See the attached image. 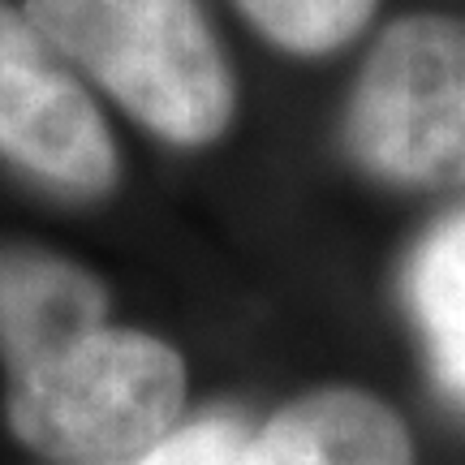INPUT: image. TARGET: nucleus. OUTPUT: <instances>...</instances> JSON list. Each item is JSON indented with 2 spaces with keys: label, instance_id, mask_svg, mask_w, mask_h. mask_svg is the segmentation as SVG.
<instances>
[{
  "label": "nucleus",
  "instance_id": "obj_4",
  "mask_svg": "<svg viewBox=\"0 0 465 465\" xmlns=\"http://www.w3.org/2000/svg\"><path fill=\"white\" fill-rule=\"evenodd\" d=\"M0 155L31 177L100 194L116 182V147L100 108L44 31L0 0Z\"/></svg>",
  "mask_w": 465,
  "mask_h": 465
},
{
  "label": "nucleus",
  "instance_id": "obj_6",
  "mask_svg": "<svg viewBox=\"0 0 465 465\" xmlns=\"http://www.w3.org/2000/svg\"><path fill=\"white\" fill-rule=\"evenodd\" d=\"M108 323L100 281L39 250L0 254V366L14 371Z\"/></svg>",
  "mask_w": 465,
  "mask_h": 465
},
{
  "label": "nucleus",
  "instance_id": "obj_8",
  "mask_svg": "<svg viewBox=\"0 0 465 465\" xmlns=\"http://www.w3.org/2000/svg\"><path fill=\"white\" fill-rule=\"evenodd\" d=\"M259 31L289 52H332L362 31L375 0H237Z\"/></svg>",
  "mask_w": 465,
  "mask_h": 465
},
{
  "label": "nucleus",
  "instance_id": "obj_7",
  "mask_svg": "<svg viewBox=\"0 0 465 465\" xmlns=\"http://www.w3.org/2000/svg\"><path fill=\"white\" fill-rule=\"evenodd\" d=\"M410 298L440 380L465 397V216H452L422 242L410 267Z\"/></svg>",
  "mask_w": 465,
  "mask_h": 465
},
{
  "label": "nucleus",
  "instance_id": "obj_5",
  "mask_svg": "<svg viewBox=\"0 0 465 465\" xmlns=\"http://www.w3.org/2000/svg\"><path fill=\"white\" fill-rule=\"evenodd\" d=\"M229 465H414V452L380 401L336 388L284 405Z\"/></svg>",
  "mask_w": 465,
  "mask_h": 465
},
{
  "label": "nucleus",
  "instance_id": "obj_9",
  "mask_svg": "<svg viewBox=\"0 0 465 465\" xmlns=\"http://www.w3.org/2000/svg\"><path fill=\"white\" fill-rule=\"evenodd\" d=\"M242 422L232 418H203L185 431H173L164 444L147 449L143 457H130V461L116 465H229L232 452L242 449Z\"/></svg>",
  "mask_w": 465,
  "mask_h": 465
},
{
  "label": "nucleus",
  "instance_id": "obj_3",
  "mask_svg": "<svg viewBox=\"0 0 465 465\" xmlns=\"http://www.w3.org/2000/svg\"><path fill=\"white\" fill-rule=\"evenodd\" d=\"M349 147L397 182H465V17L383 31L349 104Z\"/></svg>",
  "mask_w": 465,
  "mask_h": 465
},
{
  "label": "nucleus",
  "instance_id": "obj_2",
  "mask_svg": "<svg viewBox=\"0 0 465 465\" xmlns=\"http://www.w3.org/2000/svg\"><path fill=\"white\" fill-rule=\"evenodd\" d=\"M182 405V358L155 336L108 323L5 371L9 431L52 461L143 457L173 435Z\"/></svg>",
  "mask_w": 465,
  "mask_h": 465
},
{
  "label": "nucleus",
  "instance_id": "obj_1",
  "mask_svg": "<svg viewBox=\"0 0 465 465\" xmlns=\"http://www.w3.org/2000/svg\"><path fill=\"white\" fill-rule=\"evenodd\" d=\"M22 14L130 116L199 147L232 116V74L199 0H26Z\"/></svg>",
  "mask_w": 465,
  "mask_h": 465
}]
</instances>
